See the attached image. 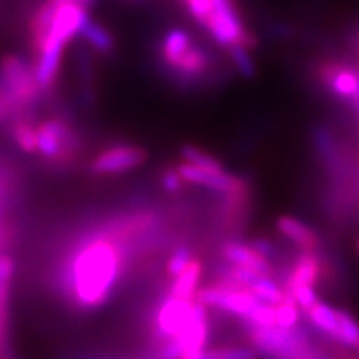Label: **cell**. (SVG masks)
<instances>
[{"label": "cell", "instance_id": "6da1fadb", "mask_svg": "<svg viewBox=\"0 0 359 359\" xmlns=\"http://www.w3.org/2000/svg\"><path fill=\"white\" fill-rule=\"evenodd\" d=\"M151 222L148 215L120 217L72 241L53 271L55 290L65 303L93 311L109 302L127 266L128 241Z\"/></svg>", "mask_w": 359, "mask_h": 359}, {"label": "cell", "instance_id": "7a4b0ae2", "mask_svg": "<svg viewBox=\"0 0 359 359\" xmlns=\"http://www.w3.org/2000/svg\"><path fill=\"white\" fill-rule=\"evenodd\" d=\"M251 343L271 359H298L311 358L309 354V338L303 327L296 325L294 327L285 330L280 326H259L253 323H245Z\"/></svg>", "mask_w": 359, "mask_h": 359}, {"label": "cell", "instance_id": "3957f363", "mask_svg": "<svg viewBox=\"0 0 359 359\" xmlns=\"http://www.w3.org/2000/svg\"><path fill=\"white\" fill-rule=\"evenodd\" d=\"M79 151V133L65 118L52 116L37 125V154L52 167H69Z\"/></svg>", "mask_w": 359, "mask_h": 359}, {"label": "cell", "instance_id": "277c9868", "mask_svg": "<svg viewBox=\"0 0 359 359\" xmlns=\"http://www.w3.org/2000/svg\"><path fill=\"white\" fill-rule=\"evenodd\" d=\"M0 85L15 98L24 111L37 105L43 93L35 79L34 67L15 53H7L0 58Z\"/></svg>", "mask_w": 359, "mask_h": 359}, {"label": "cell", "instance_id": "5b68a950", "mask_svg": "<svg viewBox=\"0 0 359 359\" xmlns=\"http://www.w3.org/2000/svg\"><path fill=\"white\" fill-rule=\"evenodd\" d=\"M205 29L212 34L215 42L223 47L241 43L246 48H253L257 45V39L241 24L233 0H213V12L206 20Z\"/></svg>", "mask_w": 359, "mask_h": 359}, {"label": "cell", "instance_id": "8992f818", "mask_svg": "<svg viewBox=\"0 0 359 359\" xmlns=\"http://www.w3.org/2000/svg\"><path fill=\"white\" fill-rule=\"evenodd\" d=\"M195 299L203 306L223 309V311L246 318L257 304L262 302L250 288H231V286H206L196 290Z\"/></svg>", "mask_w": 359, "mask_h": 359}, {"label": "cell", "instance_id": "52a82bcc", "mask_svg": "<svg viewBox=\"0 0 359 359\" xmlns=\"http://www.w3.org/2000/svg\"><path fill=\"white\" fill-rule=\"evenodd\" d=\"M193 303H195V298L187 299L175 294L165 298L155 314L156 338L165 341L177 338L191 321Z\"/></svg>", "mask_w": 359, "mask_h": 359}, {"label": "cell", "instance_id": "ba28073f", "mask_svg": "<svg viewBox=\"0 0 359 359\" xmlns=\"http://www.w3.org/2000/svg\"><path fill=\"white\" fill-rule=\"evenodd\" d=\"M147 151L137 145H115L103 150L100 155L90 163V173L102 177V175H118L130 172L145 163Z\"/></svg>", "mask_w": 359, "mask_h": 359}, {"label": "cell", "instance_id": "9c48e42d", "mask_svg": "<svg viewBox=\"0 0 359 359\" xmlns=\"http://www.w3.org/2000/svg\"><path fill=\"white\" fill-rule=\"evenodd\" d=\"M65 43L48 35L39 48H35V79L42 88L43 93L52 92L55 87L58 72L62 65V53H64Z\"/></svg>", "mask_w": 359, "mask_h": 359}, {"label": "cell", "instance_id": "30bf717a", "mask_svg": "<svg viewBox=\"0 0 359 359\" xmlns=\"http://www.w3.org/2000/svg\"><path fill=\"white\" fill-rule=\"evenodd\" d=\"M177 172L182 180L195 183V185H203L206 188L218 193H228V195H238L241 190V182L230 173H224V170L212 172V170H203L195 167L191 163H182L177 168Z\"/></svg>", "mask_w": 359, "mask_h": 359}, {"label": "cell", "instance_id": "8fae6325", "mask_svg": "<svg viewBox=\"0 0 359 359\" xmlns=\"http://www.w3.org/2000/svg\"><path fill=\"white\" fill-rule=\"evenodd\" d=\"M88 19L87 8L79 6V4H64L58 6L53 15L50 37L60 40V42H70L72 39L80 35V30Z\"/></svg>", "mask_w": 359, "mask_h": 359}, {"label": "cell", "instance_id": "7c38bea8", "mask_svg": "<svg viewBox=\"0 0 359 359\" xmlns=\"http://www.w3.org/2000/svg\"><path fill=\"white\" fill-rule=\"evenodd\" d=\"M321 79L336 97L351 102L359 97V75L349 67L327 64L321 67Z\"/></svg>", "mask_w": 359, "mask_h": 359}, {"label": "cell", "instance_id": "4fadbf2b", "mask_svg": "<svg viewBox=\"0 0 359 359\" xmlns=\"http://www.w3.org/2000/svg\"><path fill=\"white\" fill-rule=\"evenodd\" d=\"M222 257L228 263L251 268L253 271H257L263 276H271L275 273V268L271 266L269 259L257 253L250 245L238 243V241H226L222 246Z\"/></svg>", "mask_w": 359, "mask_h": 359}, {"label": "cell", "instance_id": "5bb4252c", "mask_svg": "<svg viewBox=\"0 0 359 359\" xmlns=\"http://www.w3.org/2000/svg\"><path fill=\"white\" fill-rule=\"evenodd\" d=\"M320 278V258L313 250H303L294 259L293 269L286 278L285 288H294V286H314Z\"/></svg>", "mask_w": 359, "mask_h": 359}, {"label": "cell", "instance_id": "9a60e30c", "mask_svg": "<svg viewBox=\"0 0 359 359\" xmlns=\"http://www.w3.org/2000/svg\"><path fill=\"white\" fill-rule=\"evenodd\" d=\"M276 228L281 235L290 238L302 250H316L320 245L318 235L314 233L308 224H304L299 219L293 217H280L276 219Z\"/></svg>", "mask_w": 359, "mask_h": 359}, {"label": "cell", "instance_id": "2e32d148", "mask_svg": "<svg viewBox=\"0 0 359 359\" xmlns=\"http://www.w3.org/2000/svg\"><path fill=\"white\" fill-rule=\"evenodd\" d=\"M210 62H212L210 53L205 48H201L200 45L191 43V47L183 53V57L172 67V70L177 72L180 77L195 79L208 69Z\"/></svg>", "mask_w": 359, "mask_h": 359}, {"label": "cell", "instance_id": "e0dca14e", "mask_svg": "<svg viewBox=\"0 0 359 359\" xmlns=\"http://www.w3.org/2000/svg\"><path fill=\"white\" fill-rule=\"evenodd\" d=\"M8 133L22 151L37 154V125L30 122L24 114L13 116L8 122Z\"/></svg>", "mask_w": 359, "mask_h": 359}, {"label": "cell", "instance_id": "ac0fdd59", "mask_svg": "<svg viewBox=\"0 0 359 359\" xmlns=\"http://www.w3.org/2000/svg\"><path fill=\"white\" fill-rule=\"evenodd\" d=\"M191 43L193 40L187 30L172 29L165 35L163 43H161V58L172 69L180 58L183 57V53L191 47Z\"/></svg>", "mask_w": 359, "mask_h": 359}, {"label": "cell", "instance_id": "d6986e66", "mask_svg": "<svg viewBox=\"0 0 359 359\" xmlns=\"http://www.w3.org/2000/svg\"><path fill=\"white\" fill-rule=\"evenodd\" d=\"M200 276H201V263L198 259H191V262L188 263L177 276H175V281L172 285V294L180 296V298H187V299L195 298Z\"/></svg>", "mask_w": 359, "mask_h": 359}, {"label": "cell", "instance_id": "ffe728a7", "mask_svg": "<svg viewBox=\"0 0 359 359\" xmlns=\"http://www.w3.org/2000/svg\"><path fill=\"white\" fill-rule=\"evenodd\" d=\"M80 35H82L85 42H87L93 50L100 53H110L115 47V40L111 37L109 30L103 29L98 22L92 20L90 17L85 20L82 30H80Z\"/></svg>", "mask_w": 359, "mask_h": 359}, {"label": "cell", "instance_id": "44dd1931", "mask_svg": "<svg viewBox=\"0 0 359 359\" xmlns=\"http://www.w3.org/2000/svg\"><path fill=\"white\" fill-rule=\"evenodd\" d=\"M333 338L346 348H356L359 343V325L343 309H336V331Z\"/></svg>", "mask_w": 359, "mask_h": 359}, {"label": "cell", "instance_id": "7402d4cb", "mask_svg": "<svg viewBox=\"0 0 359 359\" xmlns=\"http://www.w3.org/2000/svg\"><path fill=\"white\" fill-rule=\"evenodd\" d=\"M306 314L309 316V321L313 323L318 330L323 333L333 336L336 331V309L327 306L326 303L316 302L311 308L308 309Z\"/></svg>", "mask_w": 359, "mask_h": 359}, {"label": "cell", "instance_id": "603a6c76", "mask_svg": "<svg viewBox=\"0 0 359 359\" xmlns=\"http://www.w3.org/2000/svg\"><path fill=\"white\" fill-rule=\"evenodd\" d=\"M275 309H276V326L290 330V327H294L298 325V320H299L298 304H296L294 296L290 290L286 288L283 290V299L278 306H275Z\"/></svg>", "mask_w": 359, "mask_h": 359}, {"label": "cell", "instance_id": "cb8c5ba5", "mask_svg": "<svg viewBox=\"0 0 359 359\" xmlns=\"http://www.w3.org/2000/svg\"><path fill=\"white\" fill-rule=\"evenodd\" d=\"M250 290L253 291V294L257 296L258 299H262L263 303L271 304V306H278L283 299V288L278 286L269 276H259L258 280L250 286Z\"/></svg>", "mask_w": 359, "mask_h": 359}, {"label": "cell", "instance_id": "d4e9b609", "mask_svg": "<svg viewBox=\"0 0 359 359\" xmlns=\"http://www.w3.org/2000/svg\"><path fill=\"white\" fill-rule=\"evenodd\" d=\"M182 158L187 160V163H191L203 170H212V172L223 170V165L219 163V160L193 145H185L182 148Z\"/></svg>", "mask_w": 359, "mask_h": 359}, {"label": "cell", "instance_id": "484cf974", "mask_svg": "<svg viewBox=\"0 0 359 359\" xmlns=\"http://www.w3.org/2000/svg\"><path fill=\"white\" fill-rule=\"evenodd\" d=\"M228 50H230V57L238 72L246 79H253L257 69H255V62L248 53V48L241 43H233L228 47Z\"/></svg>", "mask_w": 359, "mask_h": 359}, {"label": "cell", "instance_id": "4316f807", "mask_svg": "<svg viewBox=\"0 0 359 359\" xmlns=\"http://www.w3.org/2000/svg\"><path fill=\"white\" fill-rule=\"evenodd\" d=\"M253 349L248 348H223V349H210V351H201L195 359H255Z\"/></svg>", "mask_w": 359, "mask_h": 359}, {"label": "cell", "instance_id": "83f0119b", "mask_svg": "<svg viewBox=\"0 0 359 359\" xmlns=\"http://www.w3.org/2000/svg\"><path fill=\"white\" fill-rule=\"evenodd\" d=\"M245 323H253L259 326H275L276 325V309L271 304L259 302L257 306L251 309L248 316L243 318Z\"/></svg>", "mask_w": 359, "mask_h": 359}, {"label": "cell", "instance_id": "f1b7e54d", "mask_svg": "<svg viewBox=\"0 0 359 359\" xmlns=\"http://www.w3.org/2000/svg\"><path fill=\"white\" fill-rule=\"evenodd\" d=\"M22 114H25V111L20 109L19 103L15 102V98L0 85V123L11 122L13 116Z\"/></svg>", "mask_w": 359, "mask_h": 359}, {"label": "cell", "instance_id": "f546056e", "mask_svg": "<svg viewBox=\"0 0 359 359\" xmlns=\"http://www.w3.org/2000/svg\"><path fill=\"white\" fill-rule=\"evenodd\" d=\"M11 286L0 285V353L7 348V304Z\"/></svg>", "mask_w": 359, "mask_h": 359}, {"label": "cell", "instance_id": "4dcf8cb0", "mask_svg": "<svg viewBox=\"0 0 359 359\" xmlns=\"http://www.w3.org/2000/svg\"><path fill=\"white\" fill-rule=\"evenodd\" d=\"M191 257H193L191 250L188 248L187 245L178 246V248L173 251V255H172V257H170V259H168L167 269H168L170 275H172V276H177L178 273L182 271V269L185 268L187 264L191 262Z\"/></svg>", "mask_w": 359, "mask_h": 359}, {"label": "cell", "instance_id": "1f68e13d", "mask_svg": "<svg viewBox=\"0 0 359 359\" xmlns=\"http://www.w3.org/2000/svg\"><path fill=\"white\" fill-rule=\"evenodd\" d=\"M286 290H288V288H286ZM290 291L294 296L296 304H298V306L302 308L304 313H306L308 309L318 302L316 293H314L313 286H294V288H290Z\"/></svg>", "mask_w": 359, "mask_h": 359}, {"label": "cell", "instance_id": "d6a6232c", "mask_svg": "<svg viewBox=\"0 0 359 359\" xmlns=\"http://www.w3.org/2000/svg\"><path fill=\"white\" fill-rule=\"evenodd\" d=\"M161 187H163L165 191L168 193H178L182 190V177H180L178 172L168 168L161 173Z\"/></svg>", "mask_w": 359, "mask_h": 359}, {"label": "cell", "instance_id": "836d02e7", "mask_svg": "<svg viewBox=\"0 0 359 359\" xmlns=\"http://www.w3.org/2000/svg\"><path fill=\"white\" fill-rule=\"evenodd\" d=\"M250 246L255 251H257V253H259V255H262V257L268 258V259L275 257V253H276L275 245H273L269 240H266V238H257V240L251 241Z\"/></svg>", "mask_w": 359, "mask_h": 359}, {"label": "cell", "instance_id": "e575fe53", "mask_svg": "<svg viewBox=\"0 0 359 359\" xmlns=\"http://www.w3.org/2000/svg\"><path fill=\"white\" fill-rule=\"evenodd\" d=\"M50 2L57 7L64 6V4H79V6H82L88 11V8L95 4V0H50Z\"/></svg>", "mask_w": 359, "mask_h": 359}, {"label": "cell", "instance_id": "d590c367", "mask_svg": "<svg viewBox=\"0 0 359 359\" xmlns=\"http://www.w3.org/2000/svg\"><path fill=\"white\" fill-rule=\"evenodd\" d=\"M298 359H311V358H298Z\"/></svg>", "mask_w": 359, "mask_h": 359}, {"label": "cell", "instance_id": "8d00e7d4", "mask_svg": "<svg viewBox=\"0 0 359 359\" xmlns=\"http://www.w3.org/2000/svg\"><path fill=\"white\" fill-rule=\"evenodd\" d=\"M356 348H358V351H359V343H358V346H356Z\"/></svg>", "mask_w": 359, "mask_h": 359}]
</instances>
